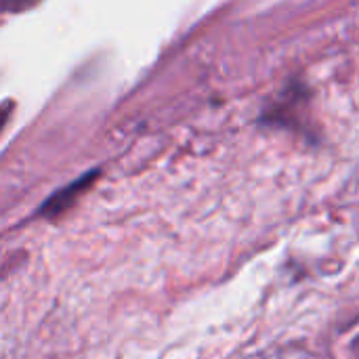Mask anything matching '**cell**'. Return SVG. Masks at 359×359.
I'll return each instance as SVG.
<instances>
[{
    "instance_id": "obj_1",
    "label": "cell",
    "mask_w": 359,
    "mask_h": 359,
    "mask_svg": "<svg viewBox=\"0 0 359 359\" xmlns=\"http://www.w3.org/2000/svg\"><path fill=\"white\" fill-rule=\"evenodd\" d=\"M97 177H99V170L86 172V175H82L80 179H76V181H72L69 185H65L63 189L55 191V194L40 206L38 215H40V217H46V219H55V217L63 215V212L69 210V208L76 204V200L95 183Z\"/></svg>"
},
{
    "instance_id": "obj_2",
    "label": "cell",
    "mask_w": 359,
    "mask_h": 359,
    "mask_svg": "<svg viewBox=\"0 0 359 359\" xmlns=\"http://www.w3.org/2000/svg\"><path fill=\"white\" fill-rule=\"evenodd\" d=\"M42 0H0V13H23L38 6Z\"/></svg>"
},
{
    "instance_id": "obj_3",
    "label": "cell",
    "mask_w": 359,
    "mask_h": 359,
    "mask_svg": "<svg viewBox=\"0 0 359 359\" xmlns=\"http://www.w3.org/2000/svg\"><path fill=\"white\" fill-rule=\"evenodd\" d=\"M11 111H13V101H2V103H0V130H2V126L8 122Z\"/></svg>"
}]
</instances>
